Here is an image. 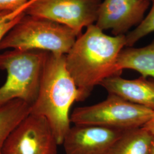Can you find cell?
Returning <instances> with one entry per match:
<instances>
[{"mask_svg": "<svg viewBox=\"0 0 154 154\" xmlns=\"http://www.w3.org/2000/svg\"><path fill=\"white\" fill-rule=\"evenodd\" d=\"M109 94L154 111V81L141 77L126 79L120 75L109 77L100 84Z\"/></svg>", "mask_w": 154, "mask_h": 154, "instance_id": "30bf717a", "label": "cell"}, {"mask_svg": "<svg viewBox=\"0 0 154 154\" xmlns=\"http://www.w3.org/2000/svg\"><path fill=\"white\" fill-rule=\"evenodd\" d=\"M48 51L11 49L0 54L5 82L0 87V106L19 99L30 106L37 97Z\"/></svg>", "mask_w": 154, "mask_h": 154, "instance_id": "277c9868", "label": "cell"}, {"mask_svg": "<svg viewBox=\"0 0 154 154\" xmlns=\"http://www.w3.org/2000/svg\"><path fill=\"white\" fill-rule=\"evenodd\" d=\"M30 106L19 99L0 106V154L11 132L30 114Z\"/></svg>", "mask_w": 154, "mask_h": 154, "instance_id": "7c38bea8", "label": "cell"}, {"mask_svg": "<svg viewBox=\"0 0 154 154\" xmlns=\"http://www.w3.org/2000/svg\"><path fill=\"white\" fill-rule=\"evenodd\" d=\"M142 127L151 134H154V111L150 119Z\"/></svg>", "mask_w": 154, "mask_h": 154, "instance_id": "e0dca14e", "label": "cell"}, {"mask_svg": "<svg viewBox=\"0 0 154 154\" xmlns=\"http://www.w3.org/2000/svg\"><path fill=\"white\" fill-rule=\"evenodd\" d=\"M101 2V0H32L25 14L63 25L78 37L83 28L96 22Z\"/></svg>", "mask_w": 154, "mask_h": 154, "instance_id": "8992f818", "label": "cell"}, {"mask_svg": "<svg viewBox=\"0 0 154 154\" xmlns=\"http://www.w3.org/2000/svg\"><path fill=\"white\" fill-rule=\"evenodd\" d=\"M149 154H154V134L152 135L151 141L149 146Z\"/></svg>", "mask_w": 154, "mask_h": 154, "instance_id": "ac0fdd59", "label": "cell"}, {"mask_svg": "<svg viewBox=\"0 0 154 154\" xmlns=\"http://www.w3.org/2000/svg\"><path fill=\"white\" fill-rule=\"evenodd\" d=\"M78 35L66 26L25 14L0 43V50H40L67 54Z\"/></svg>", "mask_w": 154, "mask_h": 154, "instance_id": "3957f363", "label": "cell"}, {"mask_svg": "<svg viewBox=\"0 0 154 154\" xmlns=\"http://www.w3.org/2000/svg\"><path fill=\"white\" fill-rule=\"evenodd\" d=\"M147 1H150V2H151V1H152L153 0H147Z\"/></svg>", "mask_w": 154, "mask_h": 154, "instance_id": "d6986e66", "label": "cell"}, {"mask_svg": "<svg viewBox=\"0 0 154 154\" xmlns=\"http://www.w3.org/2000/svg\"><path fill=\"white\" fill-rule=\"evenodd\" d=\"M154 111L109 94L107 99L95 105L78 107L70 116L74 125L104 127L119 130L142 127Z\"/></svg>", "mask_w": 154, "mask_h": 154, "instance_id": "5b68a950", "label": "cell"}, {"mask_svg": "<svg viewBox=\"0 0 154 154\" xmlns=\"http://www.w3.org/2000/svg\"><path fill=\"white\" fill-rule=\"evenodd\" d=\"M147 16L131 32L126 35L127 47H132L138 41L150 33L154 32V0Z\"/></svg>", "mask_w": 154, "mask_h": 154, "instance_id": "5bb4252c", "label": "cell"}, {"mask_svg": "<svg viewBox=\"0 0 154 154\" xmlns=\"http://www.w3.org/2000/svg\"><path fill=\"white\" fill-rule=\"evenodd\" d=\"M78 98L77 86L66 67V55L48 52L30 114L48 120L58 145L62 144L71 127L69 112Z\"/></svg>", "mask_w": 154, "mask_h": 154, "instance_id": "7a4b0ae2", "label": "cell"}, {"mask_svg": "<svg viewBox=\"0 0 154 154\" xmlns=\"http://www.w3.org/2000/svg\"><path fill=\"white\" fill-rule=\"evenodd\" d=\"M117 67L120 72L131 69L139 72L142 77L154 78V40L142 48H123L118 56Z\"/></svg>", "mask_w": 154, "mask_h": 154, "instance_id": "8fae6325", "label": "cell"}, {"mask_svg": "<svg viewBox=\"0 0 154 154\" xmlns=\"http://www.w3.org/2000/svg\"><path fill=\"white\" fill-rule=\"evenodd\" d=\"M126 130L104 127L74 125L62 144L66 154H109Z\"/></svg>", "mask_w": 154, "mask_h": 154, "instance_id": "9c48e42d", "label": "cell"}, {"mask_svg": "<svg viewBox=\"0 0 154 154\" xmlns=\"http://www.w3.org/2000/svg\"><path fill=\"white\" fill-rule=\"evenodd\" d=\"M152 137V134L142 127L126 130L109 154H149Z\"/></svg>", "mask_w": 154, "mask_h": 154, "instance_id": "4fadbf2b", "label": "cell"}, {"mask_svg": "<svg viewBox=\"0 0 154 154\" xmlns=\"http://www.w3.org/2000/svg\"><path fill=\"white\" fill-rule=\"evenodd\" d=\"M32 0H0V13L15 11Z\"/></svg>", "mask_w": 154, "mask_h": 154, "instance_id": "2e32d148", "label": "cell"}, {"mask_svg": "<svg viewBox=\"0 0 154 154\" xmlns=\"http://www.w3.org/2000/svg\"><path fill=\"white\" fill-rule=\"evenodd\" d=\"M126 45V35H107L94 24L77 37L66 63L79 91L78 102L84 101L105 79L121 75L117 60Z\"/></svg>", "mask_w": 154, "mask_h": 154, "instance_id": "6da1fadb", "label": "cell"}, {"mask_svg": "<svg viewBox=\"0 0 154 154\" xmlns=\"http://www.w3.org/2000/svg\"><path fill=\"white\" fill-rule=\"evenodd\" d=\"M58 145L48 120L30 114L7 139L2 154H57Z\"/></svg>", "mask_w": 154, "mask_h": 154, "instance_id": "52a82bcc", "label": "cell"}, {"mask_svg": "<svg viewBox=\"0 0 154 154\" xmlns=\"http://www.w3.org/2000/svg\"><path fill=\"white\" fill-rule=\"evenodd\" d=\"M32 1L15 11L0 13V43L18 22L25 14V10Z\"/></svg>", "mask_w": 154, "mask_h": 154, "instance_id": "9a60e30c", "label": "cell"}, {"mask_svg": "<svg viewBox=\"0 0 154 154\" xmlns=\"http://www.w3.org/2000/svg\"><path fill=\"white\" fill-rule=\"evenodd\" d=\"M149 5L147 0H103L95 25L103 31L111 29L115 36L125 35L143 21Z\"/></svg>", "mask_w": 154, "mask_h": 154, "instance_id": "ba28073f", "label": "cell"}]
</instances>
